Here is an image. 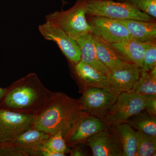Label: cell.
I'll return each mask as SVG.
<instances>
[{"label": "cell", "instance_id": "obj_5", "mask_svg": "<svg viewBox=\"0 0 156 156\" xmlns=\"http://www.w3.org/2000/svg\"><path fill=\"white\" fill-rule=\"evenodd\" d=\"M50 136L32 127L0 145V156H42L45 141Z\"/></svg>", "mask_w": 156, "mask_h": 156}, {"label": "cell", "instance_id": "obj_28", "mask_svg": "<svg viewBox=\"0 0 156 156\" xmlns=\"http://www.w3.org/2000/svg\"><path fill=\"white\" fill-rule=\"evenodd\" d=\"M71 155L72 156H85L86 155V153L83 151L79 148L74 149L72 151Z\"/></svg>", "mask_w": 156, "mask_h": 156}, {"label": "cell", "instance_id": "obj_8", "mask_svg": "<svg viewBox=\"0 0 156 156\" xmlns=\"http://www.w3.org/2000/svg\"><path fill=\"white\" fill-rule=\"evenodd\" d=\"M34 115L0 108V145L32 128Z\"/></svg>", "mask_w": 156, "mask_h": 156}, {"label": "cell", "instance_id": "obj_20", "mask_svg": "<svg viewBox=\"0 0 156 156\" xmlns=\"http://www.w3.org/2000/svg\"><path fill=\"white\" fill-rule=\"evenodd\" d=\"M126 123L136 131L156 137V117L144 110L132 115Z\"/></svg>", "mask_w": 156, "mask_h": 156}, {"label": "cell", "instance_id": "obj_16", "mask_svg": "<svg viewBox=\"0 0 156 156\" xmlns=\"http://www.w3.org/2000/svg\"><path fill=\"white\" fill-rule=\"evenodd\" d=\"M77 75L86 87L110 88L108 75L80 60L76 64Z\"/></svg>", "mask_w": 156, "mask_h": 156}, {"label": "cell", "instance_id": "obj_19", "mask_svg": "<svg viewBox=\"0 0 156 156\" xmlns=\"http://www.w3.org/2000/svg\"><path fill=\"white\" fill-rule=\"evenodd\" d=\"M111 44L122 55L142 68L145 53V43L129 39Z\"/></svg>", "mask_w": 156, "mask_h": 156}, {"label": "cell", "instance_id": "obj_21", "mask_svg": "<svg viewBox=\"0 0 156 156\" xmlns=\"http://www.w3.org/2000/svg\"><path fill=\"white\" fill-rule=\"evenodd\" d=\"M131 92L142 95H156V67L149 71L141 70Z\"/></svg>", "mask_w": 156, "mask_h": 156}, {"label": "cell", "instance_id": "obj_25", "mask_svg": "<svg viewBox=\"0 0 156 156\" xmlns=\"http://www.w3.org/2000/svg\"><path fill=\"white\" fill-rule=\"evenodd\" d=\"M126 2L140 11L146 13L154 19L156 18V0H114Z\"/></svg>", "mask_w": 156, "mask_h": 156}, {"label": "cell", "instance_id": "obj_10", "mask_svg": "<svg viewBox=\"0 0 156 156\" xmlns=\"http://www.w3.org/2000/svg\"><path fill=\"white\" fill-rule=\"evenodd\" d=\"M39 31L46 40L55 42L65 56L74 64L81 60V51L75 40L52 23L46 21L38 27Z\"/></svg>", "mask_w": 156, "mask_h": 156}, {"label": "cell", "instance_id": "obj_6", "mask_svg": "<svg viewBox=\"0 0 156 156\" xmlns=\"http://www.w3.org/2000/svg\"><path fill=\"white\" fill-rule=\"evenodd\" d=\"M145 105V95L131 92H123L119 95L115 103L102 119L110 127L118 126L144 110Z\"/></svg>", "mask_w": 156, "mask_h": 156}, {"label": "cell", "instance_id": "obj_22", "mask_svg": "<svg viewBox=\"0 0 156 156\" xmlns=\"http://www.w3.org/2000/svg\"><path fill=\"white\" fill-rule=\"evenodd\" d=\"M137 148L136 156H152L156 154V137L136 131Z\"/></svg>", "mask_w": 156, "mask_h": 156}, {"label": "cell", "instance_id": "obj_17", "mask_svg": "<svg viewBox=\"0 0 156 156\" xmlns=\"http://www.w3.org/2000/svg\"><path fill=\"white\" fill-rule=\"evenodd\" d=\"M81 51V60L92 67L109 75L111 70L99 60L93 44L92 33L85 35L76 40Z\"/></svg>", "mask_w": 156, "mask_h": 156}, {"label": "cell", "instance_id": "obj_12", "mask_svg": "<svg viewBox=\"0 0 156 156\" xmlns=\"http://www.w3.org/2000/svg\"><path fill=\"white\" fill-rule=\"evenodd\" d=\"M110 126L103 119L86 113L66 137V142L70 146L82 144L92 135Z\"/></svg>", "mask_w": 156, "mask_h": 156}, {"label": "cell", "instance_id": "obj_4", "mask_svg": "<svg viewBox=\"0 0 156 156\" xmlns=\"http://www.w3.org/2000/svg\"><path fill=\"white\" fill-rule=\"evenodd\" d=\"M87 15L114 20L153 21L156 19L126 2L114 0H87Z\"/></svg>", "mask_w": 156, "mask_h": 156}, {"label": "cell", "instance_id": "obj_13", "mask_svg": "<svg viewBox=\"0 0 156 156\" xmlns=\"http://www.w3.org/2000/svg\"><path fill=\"white\" fill-rule=\"evenodd\" d=\"M141 70L137 65L131 63L112 71L108 76L111 89L118 95L131 92L139 79Z\"/></svg>", "mask_w": 156, "mask_h": 156}, {"label": "cell", "instance_id": "obj_18", "mask_svg": "<svg viewBox=\"0 0 156 156\" xmlns=\"http://www.w3.org/2000/svg\"><path fill=\"white\" fill-rule=\"evenodd\" d=\"M111 127L122 145L123 156H136L138 140L136 130L127 123Z\"/></svg>", "mask_w": 156, "mask_h": 156}, {"label": "cell", "instance_id": "obj_7", "mask_svg": "<svg viewBox=\"0 0 156 156\" xmlns=\"http://www.w3.org/2000/svg\"><path fill=\"white\" fill-rule=\"evenodd\" d=\"M118 96L111 88L86 87L79 101L85 113L103 119L115 103Z\"/></svg>", "mask_w": 156, "mask_h": 156}, {"label": "cell", "instance_id": "obj_23", "mask_svg": "<svg viewBox=\"0 0 156 156\" xmlns=\"http://www.w3.org/2000/svg\"><path fill=\"white\" fill-rule=\"evenodd\" d=\"M44 148L64 154H65L67 150L66 142L61 132L50 135L45 141Z\"/></svg>", "mask_w": 156, "mask_h": 156}, {"label": "cell", "instance_id": "obj_26", "mask_svg": "<svg viewBox=\"0 0 156 156\" xmlns=\"http://www.w3.org/2000/svg\"><path fill=\"white\" fill-rule=\"evenodd\" d=\"M146 105L144 111L153 116H156V95H145Z\"/></svg>", "mask_w": 156, "mask_h": 156}, {"label": "cell", "instance_id": "obj_24", "mask_svg": "<svg viewBox=\"0 0 156 156\" xmlns=\"http://www.w3.org/2000/svg\"><path fill=\"white\" fill-rule=\"evenodd\" d=\"M156 67V41L145 43L143 70L149 71Z\"/></svg>", "mask_w": 156, "mask_h": 156}, {"label": "cell", "instance_id": "obj_3", "mask_svg": "<svg viewBox=\"0 0 156 156\" xmlns=\"http://www.w3.org/2000/svg\"><path fill=\"white\" fill-rule=\"evenodd\" d=\"M87 0H76L72 7L66 10L56 11L46 15V21L52 23L76 40L80 37L92 33L87 22Z\"/></svg>", "mask_w": 156, "mask_h": 156}, {"label": "cell", "instance_id": "obj_2", "mask_svg": "<svg viewBox=\"0 0 156 156\" xmlns=\"http://www.w3.org/2000/svg\"><path fill=\"white\" fill-rule=\"evenodd\" d=\"M53 92L43 85L36 74L31 73L7 88L0 108L34 115Z\"/></svg>", "mask_w": 156, "mask_h": 156}, {"label": "cell", "instance_id": "obj_9", "mask_svg": "<svg viewBox=\"0 0 156 156\" xmlns=\"http://www.w3.org/2000/svg\"><path fill=\"white\" fill-rule=\"evenodd\" d=\"M86 18L92 28V34L109 44L132 39L126 27L115 20L87 15Z\"/></svg>", "mask_w": 156, "mask_h": 156}, {"label": "cell", "instance_id": "obj_29", "mask_svg": "<svg viewBox=\"0 0 156 156\" xmlns=\"http://www.w3.org/2000/svg\"><path fill=\"white\" fill-rule=\"evenodd\" d=\"M6 92H7V88H0V102L5 95Z\"/></svg>", "mask_w": 156, "mask_h": 156}, {"label": "cell", "instance_id": "obj_27", "mask_svg": "<svg viewBox=\"0 0 156 156\" xmlns=\"http://www.w3.org/2000/svg\"><path fill=\"white\" fill-rule=\"evenodd\" d=\"M42 156H64L65 154L57 152L43 148L42 151Z\"/></svg>", "mask_w": 156, "mask_h": 156}, {"label": "cell", "instance_id": "obj_1", "mask_svg": "<svg viewBox=\"0 0 156 156\" xmlns=\"http://www.w3.org/2000/svg\"><path fill=\"white\" fill-rule=\"evenodd\" d=\"M85 113L79 100L53 92L34 115L33 128L50 135L61 132L65 140Z\"/></svg>", "mask_w": 156, "mask_h": 156}, {"label": "cell", "instance_id": "obj_14", "mask_svg": "<svg viewBox=\"0 0 156 156\" xmlns=\"http://www.w3.org/2000/svg\"><path fill=\"white\" fill-rule=\"evenodd\" d=\"M92 37L98 57L111 71L133 63L114 48L111 44L92 34Z\"/></svg>", "mask_w": 156, "mask_h": 156}, {"label": "cell", "instance_id": "obj_11", "mask_svg": "<svg viewBox=\"0 0 156 156\" xmlns=\"http://www.w3.org/2000/svg\"><path fill=\"white\" fill-rule=\"evenodd\" d=\"M94 156H123L122 145L111 127L98 132L86 141Z\"/></svg>", "mask_w": 156, "mask_h": 156}, {"label": "cell", "instance_id": "obj_15", "mask_svg": "<svg viewBox=\"0 0 156 156\" xmlns=\"http://www.w3.org/2000/svg\"><path fill=\"white\" fill-rule=\"evenodd\" d=\"M125 26L132 39L146 43L156 41V21H141L132 19L115 20Z\"/></svg>", "mask_w": 156, "mask_h": 156}]
</instances>
